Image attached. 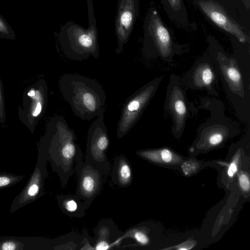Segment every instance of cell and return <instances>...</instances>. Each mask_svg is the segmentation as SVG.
I'll use <instances>...</instances> for the list:
<instances>
[{
    "mask_svg": "<svg viewBox=\"0 0 250 250\" xmlns=\"http://www.w3.org/2000/svg\"><path fill=\"white\" fill-rule=\"evenodd\" d=\"M60 92L74 115L83 120L97 117L104 108L106 95L95 80L75 73H67L59 80Z\"/></svg>",
    "mask_w": 250,
    "mask_h": 250,
    "instance_id": "1",
    "label": "cell"
},
{
    "mask_svg": "<svg viewBox=\"0 0 250 250\" xmlns=\"http://www.w3.org/2000/svg\"><path fill=\"white\" fill-rule=\"evenodd\" d=\"M43 141L53 158L62 185L65 188L75 172L76 161L83 158L73 130L62 116L52 118L47 123Z\"/></svg>",
    "mask_w": 250,
    "mask_h": 250,
    "instance_id": "2",
    "label": "cell"
},
{
    "mask_svg": "<svg viewBox=\"0 0 250 250\" xmlns=\"http://www.w3.org/2000/svg\"><path fill=\"white\" fill-rule=\"evenodd\" d=\"M88 28H84L73 21H69L61 27L59 41L67 58L83 61L90 56L99 57L98 30L94 17L93 0H87Z\"/></svg>",
    "mask_w": 250,
    "mask_h": 250,
    "instance_id": "3",
    "label": "cell"
},
{
    "mask_svg": "<svg viewBox=\"0 0 250 250\" xmlns=\"http://www.w3.org/2000/svg\"><path fill=\"white\" fill-rule=\"evenodd\" d=\"M162 78L159 77L148 82L126 100L117 125L116 135L119 139L126 135L140 119L155 93Z\"/></svg>",
    "mask_w": 250,
    "mask_h": 250,
    "instance_id": "4",
    "label": "cell"
},
{
    "mask_svg": "<svg viewBox=\"0 0 250 250\" xmlns=\"http://www.w3.org/2000/svg\"><path fill=\"white\" fill-rule=\"evenodd\" d=\"M104 111L105 109L99 113L88 128L84 162L96 167L107 176L111 166L106 155L109 142L104 122Z\"/></svg>",
    "mask_w": 250,
    "mask_h": 250,
    "instance_id": "5",
    "label": "cell"
},
{
    "mask_svg": "<svg viewBox=\"0 0 250 250\" xmlns=\"http://www.w3.org/2000/svg\"><path fill=\"white\" fill-rule=\"evenodd\" d=\"M47 99L48 87L44 80L36 82L23 92L22 104L18 108V117L32 133L43 116Z\"/></svg>",
    "mask_w": 250,
    "mask_h": 250,
    "instance_id": "6",
    "label": "cell"
},
{
    "mask_svg": "<svg viewBox=\"0 0 250 250\" xmlns=\"http://www.w3.org/2000/svg\"><path fill=\"white\" fill-rule=\"evenodd\" d=\"M74 170L78 179L76 195L87 209L100 193L106 175L96 167L85 163L83 158L76 161Z\"/></svg>",
    "mask_w": 250,
    "mask_h": 250,
    "instance_id": "7",
    "label": "cell"
},
{
    "mask_svg": "<svg viewBox=\"0 0 250 250\" xmlns=\"http://www.w3.org/2000/svg\"><path fill=\"white\" fill-rule=\"evenodd\" d=\"M167 88L165 107L172 117V131L175 134L179 135L182 133L185 127L188 109L184 91L177 76H170Z\"/></svg>",
    "mask_w": 250,
    "mask_h": 250,
    "instance_id": "8",
    "label": "cell"
},
{
    "mask_svg": "<svg viewBox=\"0 0 250 250\" xmlns=\"http://www.w3.org/2000/svg\"><path fill=\"white\" fill-rule=\"evenodd\" d=\"M236 127L224 115L213 116L200 127L197 146L200 148H209L219 146Z\"/></svg>",
    "mask_w": 250,
    "mask_h": 250,
    "instance_id": "9",
    "label": "cell"
},
{
    "mask_svg": "<svg viewBox=\"0 0 250 250\" xmlns=\"http://www.w3.org/2000/svg\"><path fill=\"white\" fill-rule=\"evenodd\" d=\"M138 0H118L115 25L118 46L117 54L121 53L127 42L138 14Z\"/></svg>",
    "mask_w": 250,
    "mask_h": 250,
    "instance_id": "10",
    "label": "cell"
},
{
    "mask_svg": "<svg viewBox=\"0 0 250 250\" xmlns=\"http://www.w3.org/2000/svg\"><path fill=\"white\" fill-rule=\"evenodd\" d=\"M204 13L217 25L235 36L241 42H249V38L241 27L228 15L223 8L212 0H200Z\"/></svg>",
    "mask_w": 250,
    "mask_h": 250,
    "instance_id": "11",
    "label": "cell"
},
{
    "mask_svg": "<svg viewBox=\"0 0 250 250\" xmlns=\"http://www.w3.org/2000/svg\"><path fill=\"white\" fill-rule=\"evenodd\" d=\"M148 34L151 38L156 49L164 59L171 56L172 42L170 34L164 25L157 12H151L146 22Z\"/></svg>",
    "mask_w": 250,
    "mask_h": 250,
    "instance_id": "12",
    "label": "cell"
},
{
    "mask_svg": "<svg viewBox=\"0 0 250 250\" xmlns=\"http://www.w3.org/2000/svg\"><path fill=\"white\" fill-rule=\"evenodd\" d=\"M216 61L215 63L230 92L243 98L245 96L243 80L236 62L222 53L218 54Z\"/></svg>",
    "mask_w": 250,
    "mask_h": 250,
    "instance_id": "13",
    "label": "cell"
},
{
    "mask_svg": "<svg viewBox=\"0 0 250 250\" xmlns=\"http://www.w3.org/2000/svg\"><path fill=\"white\" fill-rule=\"evenodd\" d=\"M187 83L194 88L206 89L211 92L215 75L211 62H196L188 72Z\"/></svg>",
    "mask_w": 250,
    "mask_h": 250,
    "instance_id": "14",
    "label": "cell"
},
{
    "mask_svg": "<svg viewBox=\"0 0 250 250\" xmlns=\"http://www.w3.org/2000/svg\"><path fill=\"white\" fill-rule=\"evenodd\" d=\"M111 180L120 188L128 187L132 181L131 167L128 160L123 155L117 157L114 162Z\"/></svg>",
    "mask_w": 250,
    "mask_h": 250,
    "instance_id": "15",
    "label": "cell"
},
{
    "mask_svg": "<svg viewBox=\"0 0 250 250\" xmlns=\"http://www.w3.org/2000/svg\"><path fill=\"white\" fill-rule=\"evenodd\" d=\"M139 156L160 164H175L181 161V157L168 148L143 150L136 152Z\"/></svg>",
    "mask_w": 250,
    "mask_h": 250,
    "instance_id": "16",
    "label": "cell"
},
{
    "mask_svg": "<svg viewBox=\"0 0 250 250\" xmlns=\"http://www.w3.org/2000/svg\"><path fill=\"white\" fill-rule=\"evenodd\" d=\"M58 202L62 212L70 217H83L85 207L76 195H62L58 197Z\"/></svg>",
    "mask_w": 250,
    "mask_h": 250,
    "instance_id": "17",
    "label": "cell"
},
{
    "mask_svg": "<svg viewBox=\"0 0 250 250\" xmlns=\"http://www.w3.org/2000/svg\"><path fill=\"white\" fill-rule=\"evenodd\" d=\"M124 237H130L142 246L147 245L149 242V238L142 229L135 228L128 230L124 235Z\"/></svg>",
    "mask_w": 250,
    "mask_h": 250,
    "instance_id": "18",
    "label": "cell"
},
{
    "mask_svg": "<svg viewBox=\"0 0 250 250\" xmlns=\"http://www.w3.org/2000/svg\"><path fill=\"white\" fill-rule=\"evenodd\" d=\"M0 38L12 40L16 39L14 31L1 15H0Z\"/></svg>",
    "mask_w": 250,
    "mask_h": 250,
    "instance_id": "19",
    "label": "cell"
},
{
    "mask_svg": "<svg viewBox=\"0 0 250 250\" xmlns=\"http://www.w3.org/2000/svg\"><path fill=\"white\" fill-rule=\"evenodd\" d=\"M240 158V153H237L233 159L229 164L227 173L228 177L229 178H232L236 174L238 171V162H239V158Z\"/></svg>",
    "mask_w": 250,
    "mask_h": 250,
    "instance_id": "20",
    "label": "cell"
},
{
    "mask_svg": "<svg viewBox=\"0 0 250 250\" xmlns=\"http://www.w3.org/2000/svg\"><path fill=\"white\" fill-rule=\"evenodd\" d=\"M238 185L244 192H249L250 188V179L248 175L244 172H241L238 178Z\"/></svg>",
    "mask_w": 250,
    "mask_h": 250,
    "instance_id": "21",
    "label": "cell"
},
{
    "mask_svg": "<svg viewBox=\"0 0 250 250\" xmlns=\"http://www.w3.org/2000/svg\"><path fill=\"white\" fill-rule=\"evenodd\" d=\"M6 119L5 100L3 85L0 79V124L5 123Z\"/></svg>",
    "mask_w": 250,
    "mask_h": 250,
    "instance_id": "22",
    "label": "cell"
},
{
    "mask_svg": "<svg viewBox=\"0 0 250 250\" xmlns=\"http://www.w3.org/2000/svg\"><path fill=\"white\" fill-rule=\"evenodd\" d=\"M168 3L175 11L178 10L181 7V0H168Z\"/></svg>",
    "mask_w": 250,
    "mask_h": 250,
    "instance_id": "23",
    "label": "cell"
},
{
    "mask_svg": "<svg viewBox=\"0 0 250 250\" xmlns=\"http://www.w3.org/2000/svg\"><path fill=\"white\" fill-rule=\"evenodd\" d=\"M38 191L39 187L36 184H33L29 188L28 194L30 196H34L38 192Z\"/></svg>",
    "mask_w": 250,
    "mask_h": 250,
    "instance_id": "24",
    "label": "cell"
},
{
    "mask_svg": "<svg viewBox=\"0 0 250 250\" xmlns=\"http://www.w3.org/2000/svg\"><path fill=\"white\" fill-rule=\"evenodd\" d=\"M1 249L4 250H13L16 249V245L13 242H8L4 243Z\"/></svg>",
    "mask_w": 250,
    "mask_h": 250,
    "instance_id": "25",
    "label": "cell"
},
{
    "mask_svg": "<svg viewBox=\"0 0 250 250\" xmlns=\"http://www.w3.org/2000/svg\"><path fill=\"white\" fill-rule=\"evenodd\" d=\"M10 183V179L7 177H0V187L5 186Z\"/></svg>",
    "mask_w": 250,
    "mask_h": 250,
    "instance_id": "26",
    "label": "cell"
}]
</instances>
